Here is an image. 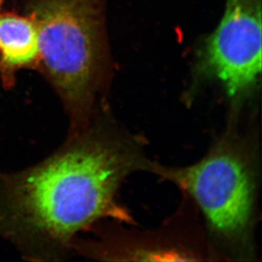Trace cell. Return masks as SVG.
Instances as JSON below:
<instances>
[{"label": "cell", "instance_id": "5", "mask_svg": "<svg viewBox=\"0 0 262 262\" xmlns=\"http://www.w3.org/2000/svg\"><path fill=\"white\" fill-rule=\"evenodd\" d=\"M0 56L10 68L25 67L38 58L37 31L32 19L0 16Z\"/></svg>", "mask_w": 262, "mask_h": 262}, {"label": "cell", "instance_id": "1", "mask_svg": "<svg viewBox=\"0 0 262 262\" xmlns=\"http://www.w3.org/2000/svg\"><path fill=\"white\" fill-rule=\"evenodd\" d=\"M130 161L85 127L36 165L0 172V238L25 259L58 260L77 233L114 214Z\"/></svg>", "mask_w": 262, "mask_h": 262}, {"label": "cell", "instance_id": "3", "mask_svg": "<svg viewBox=\"0 0 262 262\" xmlns=\"http://www.w3.org/2000/svg\"><path fill=\"white\" fill-rule=\"evenodd\" d=\"M158 172L193 196L217 233L235 237L247 229L252 210V178L237 154L220 148L192 166L159 168Z\"/></svg>", "mask_w": 262, "mask_h": 262}, {"label": "cell", "instance_id": "4", "mask_svg": "<svg viewBox=\"0 0 262 262\" xmlns=\"http://www.w3.org/2000/svg\"><path fill=\"white\" fill-rule=\"evenodd\" d=\"M208 71L236 97L255 84L261 71V2L228 0L225 14L204 50Z\"/></svg>", "mask_w": 262, "mask_h": 262}, {"label": "cell", "instance_id": "6", "mask_svg": "<svg viewBox=\"0 0 262 262\" xmlns=\"http://www.w3.org/2000/svg\"><path fill=\"white\" fill-rule=\"evenodd\" d=\"M0 1H1V0H0Z\"/></svg>", "mask_w": 262, "mask_h": 262}, {"label": "cell", "instance_id": "2", "mask_svg": "<svg viewBox=\"0 0 262 262\" xmlns=\"http://www.w3.org/2000/svg\"><path fill=\"white\" fill-rule=\"evenodd\" d=\"M38 58L71 121V133L87 126L94 101L98 13L94 0H41L33 16Z\"/></svg>", "mask_w": 262, "mask_h": 262}]
</instances>
